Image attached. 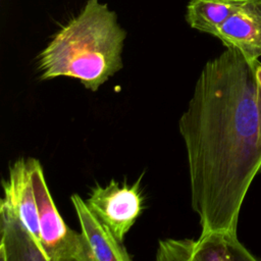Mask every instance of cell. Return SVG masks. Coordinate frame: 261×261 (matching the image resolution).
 Listing matches in <instances>:
<instances>
[{"instance_id":"30bf717a","label":"cell","mask_w":261,"mask_h":261,"mask_svg":"<svg viewBox=\"0 0 261 261\" xmlns=\"http://www.w3.org/2000/svg\"><path fill=\"white\" fill-rule=\"evenodd\" d=\"M243 0H190L186 19L191 28L216 36L223 22L240 7Z\"/></svg>"},{"instance_id":"8fae6325","label":"cell","mask_w":261,"mask_h":261,"mask_svg":"<svg viewBox=\"0 0 261 261\" xmlns=\"http://www.w3.org/2000/svg\"><path fill=\"white\" fill-rule=\"evenodd\" d=\"M196 241L167 239L159 242L156 260L158 261H192Z\"/></svg>"},{"instance_id":"3957f363","label":"cell","mask_w":261,"mask_h":261,"mask_svg":"<svg viewBox=\"0 0 261 261\" xmlns=\"http://www.w3.org/2000/svg\"><path fill=\"white\" fill-rule=\"evenodd\" d=\"M38 207L41 244L49 261H95L83 233L70 229L60 216L47 187L39 160L30 158Z\"/></svg>"},{"instance_id":"7a4b0ae2","label":"cell","mask_w":261,"mask_h":261,"mask_svg":"<svg viewBox=\"0 0 261 261\" xmlns=\"http://www.w3.org/2000/svg\"><path fill=\"white\" fill-rule=\"evenodd\" d=\"M125 37L116 13L107 4L88 0L40 53V79L68 76L96 92L122 68Z\"/></svg>"},{"instance_id":"277c9868","label":"cell","mask_w":261,"mask_h":261,"mask_svg":"<svg viewBox=\"0 0 261 261\" xmlns=\"http://www.w3.org/2000/svg\"><path fill=\"white\" fill-rule=\"evenodd\" d=\"M142 175L133 185H119L114 179L104 187L96 185L86 200L93 213L122 244L125 234L144 209Z\"/></svg>"},{"instance_id":"ba28073f","label":"cell","mask_w":261,"mask_h":261,"mask_svg":"<svg viewBox=\"0 0 261 261\" xmlns=\"http://www.w3.org/2000/svg\"><path fill=\"white\" fill-rule=\"evenodd\" d=\"M0 259L49 261L41 244L13 213L0 210Z\"/></svg>"},{"instance_id":"8992f818","label":"cell","mask_w":261,"mask_h":261,"mask_svg":"<svg viewBox=\"0 0 261 261\" xmlns=\"http://www.w3.org/2000/svg\"><path fill=\"white\" fill-rule=\"evenodd\" d=\"M226 48H234L248 59L261 57V0H243L223 22L216 36Z\"/></svg>"},{"instance_id":"52a82bcc","label":"cell","mask_w":261,"mask_h":261,"mask_svg":"<svg viewBox=\"0 0 261 261\" xmlns=\"http://www.w3.org/2000/svg\"><path fill=\"white\" fill-rule=\"evenodd\" d=\"M75 209L82 233L85 237L95 261H129L128 255L123 244L120 243L109 228L93 213L77 194L70 197Z\"/></svg>"},{"instance_id":"6da1fadb","label":"cell","mask_w":261,"mask_h":261,"mask_svg":"<svg viewBox=\"0 0 261 261\" xmlns=\"http://www.w3.org/2000/svg\"><path fill=\"white\" fill-rule=\"evenodd\" d=\"M254 62L234 48L207 61L178 120L201 233L237 231L243 202L261 172V88Z\"/></svg>"},{"instance_id":"7c38bea8","label":"cell","mask_w":261,"mask_h":261,"mask_svg":"<svg viewBox=\"0 0 261 261\" xmlns=\"http://www.w3.org/2000/svg\"><path fill=\"white\" fill-rule=\"evenodd\" d=\"M254 73H255L257 84L261 88V62L259 61V59L255 60L254 62Z\"/></svg>"},{"instance_id":"5b68a950","label":"cell","mask_w":261,"mask_h":261,"mask_svg":"<svg viewBox=\"0 0 261 261\" xmlns=\"http://www.w3.org/2000/svg\"><path fill=\"white\" fill-rule=\"evenodd\" d=\"M2 187L3 198L0 202V210L8 211L18 216L41 244L39 214L30 159L21 158L12 163L9 167L7 178L2 181Z\"/></svg>"},{"instance_id":"9c48e42d","label":"cell","mask_w":261,"mask_h":261,"mask_svg":"<svg viewBox=\"0 0 261 261\" xmlns=\"http://www.w3.org/2000/svg\"><path fill=\"white\" fill-rule=\"evenodd\" d=\"M233 230H212L196 241L192 261H256Z\"/></svg>"}]
</instances>
